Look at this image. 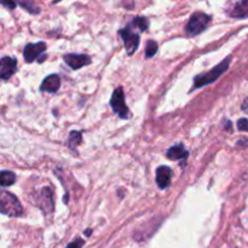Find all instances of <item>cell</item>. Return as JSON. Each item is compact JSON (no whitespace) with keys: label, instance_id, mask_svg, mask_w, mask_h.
<instances>
[{"label":"cell","instance_id":"obj_1","mask_svg":"<svg viewBox=\"0 0 248 248\" xmlns=\"http://www.w3.org/2000/svg\"><path fill=\"white\" fill-rule=\"evenodd\" d=\"M22 211V205L14 194L6 190H0V213L9 217H19Z\"/></svg>","mask_w":248,"mask_h":248},{"label":"cell","instance_id":"obj_2","mask_svg":"<svg viewBox=\"0 0 248 248\" xmlns=\"http://www.w3.org/2000/svg\"><path fill=\"white\" fill-rule=\"evenodd\" d=\"M230 62H232V57H227L222 63H219L218 65H216L212 70L207 73H203V74L198 75L195 78V82H194V89H200V87L205 86V85L211 84V82L216 81L218 78H220V75L224 74L225 72L229 68Z\"/></svg>","mask_w":248,"mask_h":248},{"label":"cell","instance_id":"obj_3","mask_svg":"<svg viewBox=\"0 0 248 248\" xmlns=\"http://www.w3.org/2000/svg\"><path fill=\"white\" fill-rule=\"evenodd\" d=\"M137 31H142L135 23V21H132L127 27L120 31V35L128 55H133L140 45V34Z\"/></svg>","mask_w":248,"mask_h":248},{"label":"cell","instance_id":"obj_4","mask_svg":"<svg viewBox=\"0 0 248 248\" xmlns=\"http://www.w3.org/2000/svg\"><path fill=\"white\" fill-rule=\"evenodd\" d=\"M211 22V17L203 12H195L191 15L186 27V31L188 35L195 36L205 31Z\"/></svg>","mask_w":248,"mask_h":248},{"label":"cell","instance_id":"obj_5","mask_svg":"<svg viewBox=\"0 0 248 248\" xmlns=\"http://www.w3.org/2000/svg\"><path fill=\"white\" fill-rule=\"evenodd\" d=\"M110 106L113 108V110L116 114H119V116L123 119L128 118V108L125 103V94L121 87H118L115 91L111 94L110 99Z\"/></svg>","mask_w":248,"mask_h":248},{"label":"cell","instance_id":"obj_6","mask_svg":"<svg viewBox=\"0 0 248 248\" xmlns=\"http://www.w3.org/2000/svg\"><path fill=\"white\" fill-rule=\"evenodd\" d=\"M35 205L43 211L44 213L53 212V196L52 190L50 188H43L35 196Z\"/></svg>","mask_w":248,"mask_h":248},{"label":"cell","instance_id":"obj_7","mask_svg":"<svg viewBox=\"0 0 248 248\" xmlns=\"http://www.w3.org/2000/svg\"><path fill=\"white\" fill-rule=\"evenodd\" d=\"M17 61L15 58L5 56L0 60V80H9L16 73Z\"/></svg>","mask_w":248,"mask_h":248},{"label":"cell","instance_id":"obj_8","mask_svg":"<svg viewBox=\"0 0 248 248\" xmlns=\"http://www.w3.org/2000/svg\"><path fill=\"white\" fill-rule=\"evenodd\" d=\"M45 50H46L45 43L28 44V45L24 47V51H23L24 60H26L27 63L34 62L35 60H38L39 56L43 55Z\"/></svg>","mask_w":248,"mask_h":248},{"label":"cell","instance_id":"obj_9","mask_svg":"<svg viewBox=\"0 0 248 248\" xmlns=\"http://www.w3.org/2000/svg\"><path fill=\"white\" fill-rule=\"evenodd\" d=\"M64 62L69 65L72 69L77 70L91 63V57L87 55H65L63 57Z\"/></svg>","mask_w":248,"mask_h":248},{"label":"cell","instance_id":"obj_10","mask_svg":"<svg viewBox=\"0 0 248 248\" xmlns=\"http://www.w3.org/2000/svg\"><path fill=\"white\" fill-rule=\"evenodd\" d=\"M61 86V79L57 74L48 75L41 84L40 90L43 92H48V93H56Z\"/></svg>","mask_w":248,"mask_h":248},{"label":"cell","instance_id":"obj_11","mask_svg":"<svg viewBox=\"0 0 248 248\" xmlns=\"http://www.w3.org/2000/svg\"><path fill=\"white\" fill-rule=\"evenodd\" d=\"M172 171L170 167L161 166L156 170V183L160 189H165L170 186L171 182Z\"/></svg>","mask_w":248,"mask_h":248},{"label":"cell","instance_id":"obj_12","mask_svg":"<svg viewBox=\"0 0 248 248\" xmlns=\"http://www.w3.org/2000/svg\"><path fill=\"white\" fill-rule=\"evenodd\" d=\"M228 14L235 18H245L248 17V0L245 1H239L232 5V9H229Z\"/></svg>","mask_w":248,"mask_h":248},{"label":"cell","instance_id":"obj_13","mask_svg":"<svg viewBox=\"0 0 248 248\" xmlns=\"http://www.w3.org/2000/svg\"><path fill=\"white\" fill-rule=\"evenodd\" d=\"M188 155H189V152L186 149V148H184L183 144H177L167 150V157L171 160L186 159Z\"/></svg>","mask_w":248,"mask_h":248},{"label":"cell","instance_id":"obj_14","mask_svg":"<svg viewBox=\"0 0 248 248\" xmlns=\"http://www.w3.org/2000/svg\"><path fill=\"white\" fill-rule=\"evenodd\" d=\"M16 182V174L10 171H1L0 172V186H10Z\"/></svg>","mask_w":248,"mask_h":248},{"label":"cell","instance_id":"obj_15","mask_svg":"<svg viewBox=\"0 0 248 248\" xmlns=\"http://www.w3.org/2000/svg\"><path fill=\"white\" fill-rule=\"evenodd\" d=\"M69 147L70 148H75L81 143V132H78V131H73L69 136Z\"/></svg>","mask_w":248,"mask_h":248},{"label":"cell","instance_id":"obj_16","mask_svg":"<svg viewBox=\"0 0 248 248\" xmlns=\"http://www.w3.org/2000/svg\"><path fill=\"white\" fill-rule=\"evenodd\" d=\"M156 52H157V44L153 40L148 41L147 47H145V56H147L148 58L153 57Z\"/></svg>","mask_w":248,"mask_h":248},{"label":"cell","instance_id":"obj_17","mask_svg":"<svg viewBox=\"0 0 248 248\" xmlns=\"http://www.w3.org/2000/svg\"><path fill=\"white\" fill-rule=\"evenodd\" d=\"M237 128L242 132H248V120L247 119H240L237 121Z\"/></svg>","mask_w":248,"mask_h":248},{"label":"cell","instance_id":"obj_18","mask_svg":"<svg viewBox=\"0 0 248 248\" xmlns=\"http://www.w3.org/2000/svg\"><path fill=\"white\" fill-rule=\"evenodd\" d=\"M82 246H84V241L81 239H77L73 242H70L67 248H82Z\"/></svg>","mask_w":248,"mask_h":248},{"label":"cell","instance_id":"obj_19","mask_svg":"<svg viewBox=\"0 0 248 248\" xmlns=\"http://www.w3.org/2000/svg\"><path fill=\"white\" fill-rule=\"evenodd\" d=\"M242 110H244L245 113L248 114V98L245 99L244 103H242Z\"/></svg>","mask_w":248,"mask_h":248},{"label":"cell","instance_id":"obj_20","mask_svg":"<svg viewBox=\"0 0 248 248\" xmlns=\"http://www.w3.org/2000/svg\"><path fill=\"white\" fill-rule=\"evenodd\" d=\"M0 4L5 5V6H9V7H11V9H14V7L16 6V4H15V2H0Z\"/></svg>","mask_w":248,"mask_h":248},{"label":"cell","instance_id":"obj_21","mask_svg":"<svg viewBox=\"0 0 248 248\" xmlns=\"http://www.w3.org/2000/svg\"><path fill=\"white\" fill-rule=\"evenodd\" d=\"M225 128H227L228 131H232V123H230V121H227V126H225Z\"/></svg>","mask_w":248,"mask_h":248},{"label":"cell","instance_id":"obj_22","mask_svg":"<svg viewBox=\"0 0 248 248\" xmlns=\"http://www.w3.org/2000/svg\"><path fill=\"white\" fill-rule=\"evenodd\" d=\"M86 232V235H87V236H90V235H91V229H87L86 232Z\"/></svg>","mask_w":248,"mask_h":248}]
</instances>
